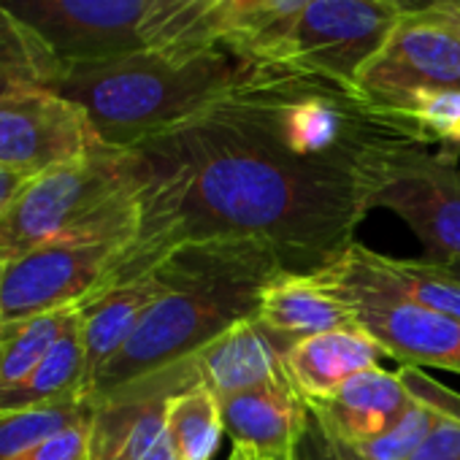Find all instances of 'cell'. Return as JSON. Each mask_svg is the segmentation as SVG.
<instances>
[{
    "mask_svg": "<svg viewBox=\"0 0 460 460\" xmlns=\"http://www.w3.org/2000/svg\"><path fill=\"white\" fill-rule=\"evenodd\" d=\"M258 82L133 149L144 173L138 227L106 290L195 242L266 244L290 274H314L352 244L371 211V176L296 157L274 133Z\"/></svg>",
    "mask_w": 460,
    "mask_h": 460,
    "instance_id": "1",
    "label": "cell"
},
{
    "mask_svg": "<svg viewBox=\"0 0 460 460\" xmlns=\"http://www.w3.org/2000/svg\"><path fill=\"white\" fill-rule=\"evenodd\" d=\"M165 290L146 309L128 344L87 387L103 403L133 393L190 360L242 320L258 317L261 290L285 271L279 255L258 242H195L155 266Z\"/></svg>",
    "mask_w": 460,
    "mask_h": 460,
    "instance_id": "2",
    "label": "cell"
},
{
    "mask_svg": "<svg viewBox=\"0 0 460 460\" xmlns=\"http://www.w3.org/2000/svg\"><path fill=\"white\" fill-rule=\"evenodd\" d=\"M274 68L227 41L63 63L55 93L76 103L98 138L136 149L171 133Z\"/></svg>",
    "mask_w": 460,
    "mask_h": 460,
    "instance_id": "3",
    "label": "cell"
},
{
    "mask_svg": "<svg viewBox=\"0 0 460 460\" xmlns=\"http://www.w3.org/2000/svg\"><path fill=\"white\" fill-rule=\"evenodd\" d=\"M6 6L63 63L219 41L222 0H9Z\"/></svg>",
    "mask_w": 460,
    "mask_h": 460,
    "instance_id": "4",
    "label": "cell"
},
{
    "mask_svg": "<svg viewBox=\"0 0 460 460\" xmlns=\"http://www.w3.org/2000/svg\"><path fill=\"white\" fill-rule=\"evenodd\" d=\"M141 181L138 155L106 144L28 179L0 211V266L14 263L49 239L136 206Z\"/></svg>",
    "mask_w": 460,
    "mask_h": 460,
    "instance_id": "5",
    "label": "cell"
},
{
    "mask_svg": "<svg viewBox=\"0 0 460 460\" xmlns=\"http://www.w3.org/2000/svg\"><path fill=\"white\" fill-rule=\"evenodd\" d=\"M401 9L393 0H309L277 28L236 47L266 68L333 82L355 93Z\"/></svg>",
    "mask_w": 460,
    "mask_h": 460,
    "instance_id": "6",
    "label": "cell"
},
{
    "mask_svg": "<svg viewBox=\"0 0 460 460\" xmlns=\"http://www.w3.org/2000/svg\"><path fill=\"white\" fill-rule=\"evenodd\" d=\"M136 227L138 203L0 266V323L84 306L106 290L117 263L136 239Z\"/></svg>",
    "mask_w": 460,
    "mask_h": 460,
    "instance_id": "7",
    "label": "cell"
},
{
    "mask_svg": "<svg viewBox=\"0 0 460 460\" xmlns=\"http://www.w3.org/2000/svg\"><path fill=\"white\" fill-rule=\"evenodd\" d=\"M371 208H390L438 266L460 263V168L417 141L393 144L371 173Z\"/></svg>",
    "mask_w": 460,
    "mask_h": 460,
    "instance_id": "8",
    "label": "cell"
},
{
    "mask_svg": "<svg viewBox=\"0 0 460 460\" xmlns=\"http://www.w3.org/2000/svg\"><path fill=\"white\" fill-rule=\"evenodd\" d=\"M420 90H460V9L433 6L401 14L376 58L363 68L355 98L376 106Z\"/></svg>",
    "mask_w": 460,
    "mask_h": 460,
    "instance_id": "9",
    "label": "cell"
},
{
    "mask_svg": "<svg viewBox=\"0 0 460 460\" xmlns=\"http://www.w3.org/2000/svg\"><path fill=\"white\" fill-rule=\"evenodd\" d=\"M101 144L87 114L55 90H28L0 103V171L39 176Z\"/></svg>",
    "mask_w": 460,
    "mask_h": 460,
    "instance_id": "10",
    "label": "cell"
},
{
    "mask_svg": "<svg viewBox=\"0 0 460 460\" xmlns=\"http://www.w3.org/2000/svg\"><path fill=\"white\" fill-rule=\"evenodd\" d=\"M290 347H293L290 341L279 339L277 333L266 331L255 317H250L236 323L234 328H227L222 336L208 341L203 349H198L190 360H184L173 371L119 398L173 395L200 385L222 401L285 376L288 374L285 352Z\"/></svg>",
    "mask_w": 460,
    "mask_h": 460,
    "instance_id": "11",
    "label": "cell"
},
{
    "mask_svg": "<svg viewBox=\"0 0 460 460\" xmlns=\"http://www.w3.org/2000/svg\"><path fill=\"white\" fill-rule=\"evenodd\" d=\"M309 277L325 296L339 290L390 296L460 320V279L433 261H398L352 242L333 263Z\"/></svg>",
    "mask_w": 460,
    "mask_h": 460,
    "instance_id": "12",
    "label": "cell"
},
{
    "mask_svg": "<svg viewBox=\"0 0 460 460\" xmlns=\"http://www.w3.org/2000/svg\"><path fill=\"white\" fill-rule=\"evenodd\" d=\"M331 298L349 306L358 328L368 333L385 355L403 366H433L460 374V320L390 296L339 290L331 293Z\"/></svg>",
    "mask_w": 460,
    "mask_h": 460,
    "instance_id": "13",
    "label": "cell"
},
{
    "mask_svg": "<svg viewBox=\"0 0 460 460\" xmlns=\"http://www.w3.org/2000/svg\"><path fill=\"white\" fill-rule=\"evenodd\" d=\"M225 436L266 460H290L306 417V395L290 374L219 401Z\"/></svg>",
    "mask_w": 460,
    "mask_h": 460,
    "instance_id": "14",
    "label": "cell"
},
{
    "mask_svg": "<svg viewBox=\"0 0 460 460\" xmlns=\"http://www.w3.org/2000/svg\"><path fill=\"white\" fill-rule=\"evenodd\" d=\"M168 395H136L95 403L90 460H179L168 425Z\"/></svg>",
    "mask_w": 460,
    "mask_h": 460,
    "instance_id": "15",
    "label": "cell"
},
{
    "mask_svg": "<svg viewBox=\"0 0 460 460\" xmlns=\"http://www.w3.org/2000/svg\"><path fill=\"white\" fill-rule=\"evenodd\" d=\"M163 290H165V279L157 269H152L149 274L109 288L95 298H90L84 306H79V325H82V341L87 358V387L98 376V371L109 360H114L117 352L128 344L141 317Z\"/></svg>",
    "mask_w": 460,
    "mask_h": 460,
    "instance_id": "16",
    "label": "cell"
},
{
    "mask_svg": "<svg viewBox=\"0 0 460 460\" xmlns=\"http://www.w3.org/2000/svg\"><path fill=\"white\" fill-rule=\"evenodd\" d=\"M385 358V349L360 328L314 333L285 352V368L306 398H325L347 379L368 371Z\"/></svg>",
    "mask_w": 460,
    "mask_h": 460,
    "instance_id": "17",
    "label": "cell"
},
{
    "mask_svg": "<svg viewBox=\"0 0 460 460\" xmlns=\"http://www.w3.org/2000/svg\"><path fill=\"white\" fill-rule=\"evenodd\" d=\"M255 320L290 344L314 333L358 328L349 306L317 290L309 274L290 271H282L261 290Z\"/></svg>",
    "mask_w": 460,
    "mask_h": 460,
    "instance_id": "18",
    "label": "cell"
},
{
    "mask_svg": "<svg viewBox=\"0 0 460 460\" xmlns=\"http://www.w3.org/2000/svg\"><path fill=\"white\" fill-rule=\"evenodd\" d=\"M309 401H314L349 441L363 444L387 430L393 417L409 401V393L398 371H382L379 366H374L347 379L331 395Z\"/></svg>",
    "mask_w": 460,
    "mask_h": 460,
    "instance_id": "19",
    "label": "cell"
},
{
    "mask_svg": "<svg viewBox=\"0 0 460 460\" xmlns=\"http://www.w3.org/2000/svg\"><path fill=\"white\" fill-rule=\"evenodd\" d=\"M87 358H84V341H82V325H79V309L60 333V339L49 347L44 360L36 366V371L14 390L0 395V411L14 409H33L66 398H87Z\"/></svg>",
    "mask_w": 460,
    "mask_h": 460,
    "instance_id": "20",
    "label": "cell"
},
{
    "mask_svg": "<svg viewBox=\"0 0 460 460\" xmlns=\"http://www.w3.org/2000/svg\"><path fill=\"white\" fill-rule=\"evenodd\" d=\"M60 71L63 60L52 47L0 4V103L28 90H52Z\"/></svg>",
    "mask_w": 460,
    "mask_h": 460,
    "instance_id": "21",
    "label": "cell"
},
{
    "mask_svg": "<svg viewBox=\"0 0 460 460\" xmlns=\"http://www.w3.org/2000/svg\"><path fill=\"white\" fill-rule=\"evenodd\" d=\"M371 114L398 128L417 144H438L444 157L460 155V90H420L398 95Z\"/></svg>",
    "mask_w": 460,
    "mask_h": 460,
    "instance_id": "22",
    "label": "cell"
},
{
    "mask_svg": "<svg viewBox=\"0 0 460 460\" xmlns=\"http://www.w3.org/2000/svg\"><path fill=\"white\" fill-rule=\"evenodd\" d=\"M165 425L179 460H211L225 436L219 398L200 385L165 398Z\"/></svg>",
    "mask_w": 460,
    "mask_h": 460,
    "instance_id": "23",
    "label": "cell"
},
{
    "mask_svg": "<svg viewBox=\"0 0 460 460\" xmlns=\"http://www.w3.org/2000/svg\"><path fill=\"white\" fill-rule=\"evenodd\" d=\"M74 314L76 309H63L28 320L0 323V395L20 387L36 371Z\"/></svg>",
    "mask_w": 460,
    "mask_h": 460,
    "instance_id": "24",
    "label": "cell"
},
{
    "mask_svg": "<svg viewBox=\"0 0 460 460\" xmlns=\"http://www.w3.org/2000/svg\"><path fill=\"white\" fill-rule=\"evenodd\" d=\"M95 406L87 398H66L33 409L0 411V460H12L28 447L55 436L63 428L93 420Z\"/></svg>",
    "mask_w": 460,
    "mask_h": 460,
    "instance_id": "25",
    "label": "cell"
},
{
    "mask_svg": "<svg viewBox=\"0 0 460 460\" xmlns=\"http://www.w3.org/2000/svg\"><path fill=\"white\" fill-rule=\"evenodd\" d=\"M309 0H225L217 14V39L244 47L255 36L277 28Z\"/></svg>",
    "mask_w": 460,
    "mask_h": 460,
    "instance_id": "26",
    "label": "cell"
},
{
    "mask_svg": "<svg viewBox=\"0 0 460 460\" xmlns=\"http://www.w3.org/2000/svg\"><path fill=\"white\" fill-rule=\"evenodd\" d=\"M436 422H438V417L428 406L409 398L382 436L368 438L358 447L371 460H411L417 455V449L425 444V438Z\"/></svg>",
    "mask_w": 460,
    "mask_h": 460,
    "instance_id": "27",
    "label": "cell"
},
{
    "mask_svg": "<svg viewBox=\"0 0 460 460\" xmlns=\"http://www.w3.org/2000/svg\"><path fill=\"white\" fill-rule=\"evenodd\" d=\"M290 460H371L355 441H349L325 411L306 398V417L298 430Z\"/></svg>",
    "mask_w": 460,
    "mask_h": 460,
    "instance_id": "28",
    "label": "cell"
},
{
    "mask_svg": "<svg viewBox=\"0 0 460 460\" xmlns=\"http://www.w3.org/2000/svg\"><path fill=\"white\" fill-rule=\"evenodd\" d=\"M398 376H401L409 398H414L422 406H428L438 420L460 422V395L457 393H452L449 387L438 385L436 379H430L417 366H401L398 368Z\"/></svg>",
    "mask_w": 460,
    "mask_h": 460,
    "instance_id": "29",
    "label": "cell"
},
{
    "mask_svg": "<svg viewBox=\"0 0 460 460\" xmlns=\"http://www.w3.org/2000/svg\"><path fill=\"white\" fill-rule=\"evenodd\" d=\"M411 460H460V422L438 420Z\"/></svg>",
    "mask_w": 460,
    "mask_h": 460,
    "instance_id": "30",
    "label": "cell"
},
{
    "mask_svg": "<svg viewBox=\"0 0 460 460\" xmlns=\"http://www.w3.org/2000/svg\"><path fill=\"white\" fill-rule=\"evenodd\" d=\"M33 179V176H25V173H14V171H0V211H4L12 198L22 190V184Z\"/></svg>",
    "mask_w": 460,
    "mask_h": 460,
    "instance_id": "31",
    "label": "cell"
},
{
    "mask_svg": "<svg viewBox=\"0 0 460 460\" xmlns=\"http://www.w3.org/2000/svg\"><path fill=\"white\" fill-rule=\"evenodd\" d=\"M393 4L401 9V14L425 12V9H433V6H457L460 9V0H393Z\"/></svg>",
    "mask_w": 460,
    "mask_h": 460,
    "instance_id": "32",
    "label": "cell"
},
{
    "mask_svg": "<svg viewBox=\"0 0 460 460\" xmlns=\"http://www.w3.org/2000/svg\"><path fill=\"white\" fill-rule=\"evenodd\" d=\"M227 460H266V457H261V455H255V452H250L244 447H234V452H230Z\"/></svg>",
    "mask_w": 460,
    "mask_h": 460,
    "instance_id": "33",
    "label": "cell"
},
{
    "mask_svg": "<svg viewBox=\"0 0 460 460\" xmlns=\"http://www.w3.org/2000/svg\"><path fill=\"white\" fill-rule=\"evenodd\" d=\"M447 269H449V271H452V274H455V277L460 279V263H455V266H447Z\"/></svg>",
    "mask_w": 460,
    "mask_h": 460,
    "instance_id": "34",
    "label": "cell"
},
{
    "mask_svg": "<svg viewBox=\"0 0 460 460\" xmlns=\"http://www.w3.org/2000/svg\"><path fill=\"white\" fill-rule=\"evenodd\" d=\"M0 4H4V6H6V4H9V0H0Z\"/></svg>",
    "mask_w": 460,
    "mask_h": 460,
    "instance_id": "35",
    "label": "cell"
}]
</instances>
